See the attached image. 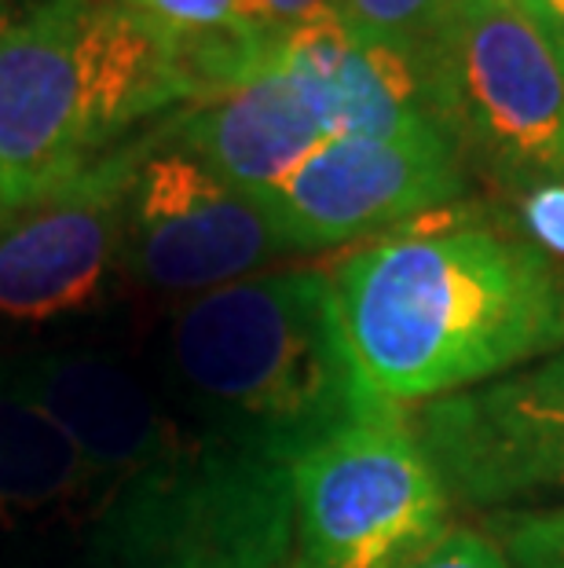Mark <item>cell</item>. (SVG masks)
I'll use <instances>...</instances> for the list:
<instances>
[{"label": "cell", "instance_id": "obj_1", "mask_svg": "<svg viewBox=\"0 0 564 568\" xmlns=\"http://www.w3.org/2000/svg\"><path fill=\"white\" fill-rule=\"evenodd\" d=\"M0 359L100 480L117 568H290V469L202 429L140 345L85 337Z\"/></svg>", "mask_w": 564, "mask_h": 568}, {"label": "cell", "instance_id": "obj_2", "mask_svg": "<svg viewBox=\"0 0 564 568\" xmlns=\"http://www.w3.org/2000/svg\"><path fill=\"white\" fill-rule=\"evenodd\" d=\"M422 221L370 239L327 272L378 396L429 404L564 348V268L513 216Z\"/></svg>", "mask_w": 564, "mask_h": 568}, {"label": "cell", "instance_id": "obj_3", "mask_svg": "<svg viewBox=\"0 0 564 568\" xmlns=\"http://www.w3.org/2000/svg\"><path fill=\"white\" fill-rule=\"evenodd\" d=\"M143 353L202 429L279 469L396 407L359 371L322 268L260 272L176 301Z\"/></svg>", "mask_w": 564, "mask_h": 568}, {"label": "cell", "instance_id": "obj_4", "mask_svg": "<svg viewBox=\"0 0 564 568\" xmlns=\"http://www.w3.org/2000/svg\"><path fill=\"white\" fill-rule=\"evenodd\" d=\"M165 30L122 0H41L0 33V216L55 195L187 106Z\"/></svg>", "mask_w": 564, "mask_h": 568}, {"label": "cell", "instance_id": "obj_5", "mask_svg": "<svg viewBox=\"0 0 564 568\" xmlns=\"http://www.w3.org/2000/svg\"><path fill=\"white\" fill-rule=\"evenodd\" d=\"M429 70L465 169L513 199L564 184V74L517 0H459Z\"/></svg>", "mask_w": 564, "mask_h": 568}, {"label": "cell", "instance_id": "obj_6", "mask_svg": "<svg viewBox=\"0 0 564 568\" xmlns=\"http://www.w3.org/2000/svg\"><path fill=\"white\" fill-rule=\"evenodd\" d=\"M147 136L0 216V356L85 342L89 323L125 301V202Z\"/></svg>", "mask_w": 564, "mask_h": 568}, {"label": "cell", "instance_id": "obj_7", "mask_svg": "<svg viewBox=\"0 0 564 568\" xmlns=\"http://www.w3.org/2000/svg\"><path fill=\"white\" fill-rule=\"evenodd\" d=\"M290 480V568H403L451 517L437 466L400 407L319 444Z\"/></svg>", "mask_w": 564, "mask_h": 568}, {"label": "cell", "instance_id": "obj_8", "mask_svg": "<svg viewBox=\"0 0 564 568\" xmlns=\"http://www.w3.org/2000/svg\"><path fill=\"white\" fill-rule=\"evenodd\" d=\"M165 122L151 129L129 184V283L184 301L294 257L268 205L173 143Z\"/></svg>", "mask_w": 564, "mask_h": 568}, {"label": "cell", "instance_id": "obj_9", "mask_svg": "<svg viewBox=\"0 0 564 568\" xmlns=\"http://www.w3.org/2000/svg\"><path fill=\"white\" fill-rule=\"evenodd\" d=\"M451 506L488 517L564 503V348L407 415Z\"/></svg>", "mask_w": 564, "mask_h": 568}, {"label": "cell", "instance_id": "obj_10", "mask_svg": "<svg viewBox=\"0 0 564 568\" xmlns=\"http://www.w3.org/2000/svg\"><path fill=\"white\" fill-rule=\"evenodd\" d=\"M465 195V165L448 136H330L260 199L294 253L370 243Z\"/></svg>", "mask_w": 564, "mask_h": 568}, {"label": "cell", "instance_id": "obj_11", "mask_svg": "<svg viewBox=\"0 0 564 568\" xmlns=\"http://www.w3.org/2000/svg\"><path fill=\"white\" fill-rule=\"evenodd\" d=\"M0 568H117L100 480L0 359Z\"/></svg>", "mask_w": 564, "mask_h": 568}, {"label": "cell", "instance_id": "obj_12", "mask_svg": "<svg viewBox=\"0 0 564 568\" xmlns=\"http://www.w3.org/2000/svg\"><path fill=\"white\" fill-rule=\"evenodd\" d=\"M271 63L301 92L327 140L448 136L429 52H403L363 38L330 8L275 30Z\"/></svg>", "mask_w": 564, "mask_h": 568}, {"label": "cell", "instance_id": "obj_13", "mask_svg": "<svg viewBox=\"0 0 564 568\" xmlns=\"http://www.w3.org/2000/svg\"><path fill=\"white\" fill-rule=\"evenodd\" d=\"M165 132L254 199H268L327 140L301 92L271 59L254 78L180 106Z\"/></svg>", "mask_w": 564, "mask_h": 568}, {"label": "cell", "instance_id": "obj_14", "mask_svg": "<svg viewBox=\"0 0 564 568\" xmlns=\"http://www.w3.org/2000/svg\"><path fill=\"white\" fill-rule=\"evenodd\" d=\"M122 4L170 33L195 100L254 78L271 59V33L246 22L238 0H122Z\"/></svg>", "mask_w": 564, "mask_h": 568}, {"label": "cell", "instance_id": "obj_15", "mask_svg": "<svg viewBox=\"0 0 564 568\" xmlns=\"http://www.w3.org/2000/svg\"><path fill=\"white\" fill-rule=\"evenodd\" d=\"M459 0H330V11L363 38L429 52Z\"/></svg>", "mask_w": 564, "mask_h": 568}, {"label": "cell", "instance_id": "obj_16", "mask_svg": "<svg viewBox=\"0 0 564 568\" xmlns=\"http://www.w3.org/2000/svg\"><path fill=\"white\" fill-rule=\"evenodd\" d=\"M488 536L513 568H564V503L488 517Z\"/></svg>", "mask_w": 564, "mask_h": 568}, {"label": "cell", "instance_id": "obj_17", "mask_svg": "<svg viewBox=\"0 0 564 568\" xmlns=\"http://www.w3.org/2000/svg\"><path fill=\"white\" fill-rule=\"evenodd\" d=\"M403 568H513V565L488 531H480L473 525H448Z\"/></svg>", "mask_w": 564, "mask_h": 568}, {"label": "cell", "instance_id": "obj_18", "mask_svg": "<svg viewBox=\"0 0 564 568\" xmlns=\"http://www.w3.org/2000/svg\"><path fill=\"white\" fill-rule=\"evenodd\" d=\"M513 224L539 253L564 264V184H543L517 195Z\"/></svg>", "mask_w": 564, "mask_h": 568}, {"label": "cell", "instance_id": "obj_19", "mask_svg": "<svg viewBox=\"0 0 564 568\" xmlns=\"http://www.w3.org/2000/svg\"><path fill=\"white\" fill-rule=\"evenodd\" d=\"M322 8H330V0H238L243 19L254 22L257 30H268V33L297 27V22L311 19Z\"/></svg>", "mask_w": 564, "mask_h": 568}, {"label": "cell", "instance_id": "obj_20", "mask_svg": "<svg viewBox=\"0 0 564 568\" xmlns=\"http://www.w3.org/2000/svg\"><path fill=\"white\" fill-rule=\"evenodd\" d=\"M517 4L539 27V33L546 38L550 52H554L561 74H564V0H517Z\"/></svg>", "mask_w": 564, "mask_h": 568}, {"label": "cell", "instance_id": "obj_21", "mask_svg": "<svg viewBox=\"0 0 564 568\" xmlns=\"http://www.w3.org/2000/svg\"><path fill=\"white\" fill-rule=\"evenodd\" d=\"M16 19H19V16L11 11V0H0V33H4Z\"/></svg>", "mask_w": 564, "mask_h": 568}]
</instances>
